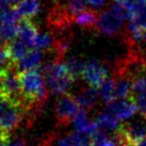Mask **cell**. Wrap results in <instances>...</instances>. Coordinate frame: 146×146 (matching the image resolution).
Masks as SVG:
<instances>
[{"instance_id":"cell-1","label":"cell","mask_w":146,"mask_h":146,"mask_svg":"<svg viewBox=\"0 0 146 146\" xmlns=\"http://www.w3.org/2000/svg\"><path fill=\"white\" fill-rule=\"evenodd\" d=\"M18 74L21 88V102L28 112H30L36 106L43 105L47 99L45 76L38 69L23 70Z\"/></svg>"},{"instance_id":"cell-2","label":"cell","mask_w":146,"mask_h":146,"mask_svg":"<svg viewBox=\"0 0 146 146\" xmlns=\"http://www.w3.org/2000/svg\"><path fill=\"white\" fill-rule=\"evenodd\" d=\"M42 72L45 76L46 85L52 95H65L67 94L76 79L70 74L66 63L53 61L43 66Z\"/></svg>"},{"instance_id":"cell-3","label":"cell","mask_w":146,"mask_h":146,"mask_svg":"<svg viewBox=\"0 0 146 146\" xmlns=\"http://www.w3.org/2000/svg\"><path fill=\"white\" fill-rule=\"evenodd\" d=\"M126 21L127 19L122 3L112 2L109 9L98 14L95 30L105 36H116L123 31Z\"/></svg>"},{"instance_id":"cell-4","label":"cell","mask_w":146,"mask_h":146,"mask_svg":"<svg viewBox=\"0 0 146 146\" xmlns=\"http://www.w3.org/2000/svg\"><path fill=\"white\" fill-rule=\"evenodd\" d=\"M28 112L23 102L0 94V129L11 132L21 125Z\"/></svg>"},{"instance_id":"cell-5","label":"cell","mask_w":146,"mask_h":146,"mask_svg":"<svg viewBox=\"0 0 146 146\" xmlns=\"http://www.w3.org/2000/svg\"><path fill=\"white\" fill-rule=\"evenodd\" d=\"M81 109L78 104L76 97H73L70 95H62L54 107V113L57 116L59 124L66 125L69 122H73L76 114Z\"/></svg>"},{"instance_id":"cell-6","label":"cell","mask_w":146,"mask_h":146,"mask_svg":"<svg viewBox=\"0 0 146 146\" xmlns=\"http://www.w3.org/2000/svg\"><path fill=\"white\" fill-rule=\"evenodd\" d=\"M139 111L137 102L133 96L127 98H118L107 105V112L111 113L118 121H126L133 116Z\"/></svg>"},{"instance_id":"cell-7","label":"cell","mask_w":146,"mask_h":146,"mask_svg":"<svg viewBox=\"0 0 146 146\" xmlns=\"http://www.w3.org/2000/svg\"><path fill=\"white\" fill-rule=\"evenodd\" d=\"M82 78L89 86L98 89L108 79V69L102 62L91 60L85 64Z\"/></svg>"},{"instance_id":"cell-8","label":"cell","mask_w":146,"mask_h":146,"mask_svg":"<svg viewBox=\"0 0 146 146\" xmlns=\"http://www.w3.org/2000/svg\"><path fill=\"white\" fill-rule=\"evenodd\" d=\"M15 66L3 69L2 78V95L21 100V88L19 81V74L16 73Z\"/></svg>"},{"instance_id":"cell-9","label":"cell","mask_w":146,"mask_h":146,"mask_svg":"<svg viewBox=\"0 0 146 146\" xmlns=\"http://www.w3.org/2000/svg\"><path fill=\"white\" fill-rule=\"evenodd\" d=\"M74 128L76 129V132L81 134H86L93 137L97 131H99L97 123L91 121L88 116V112L85 109H80L79 112L76 114V116L73 119Z\"/></svg>"},{"instance_id":"cell-10","label":"cell","mask_w":146,"mask_h":146,"mask_svg":"<svg viewBox=\"0 0 146 146\" xmlns=\"http://www.w3.org/2000/svg\"><path fill=\"white\" fill-rule=\"evenodd\" d=\"M43 52L44 51L42 50L31 49L26 54H24L19 60H17L14 63V66L21 72L29 70V69H37L42 65V62L44 59Z\"/></svg>"},{"instance_id":"cell-11","label":"cell","mask_w":146,"mask_h":146,"mask_svg":"<svg viewBox=\"0 0 146 146\" xmlns=\"http://www.w3.org/2000/svg\"><path fill=\"white\" fill-rule=\"evenodd\" d=\"M14 9L21 19H30L41 12V0H21Z\"/></svg>"},{"instance_id":"cell-12","label":"cell","mask_w":146,"mask_h":146,"mask_svg":"<svg viewBox=\"0 0 146 146\" xmlns=\"http://www.w3.org/2000/svg\"><path fill=\"white\" fill-rule=\"evenodd\" d=\"M98 14L93 9H85L84 11L78 13L74 16V23L82 29H95Z\"/></svg>"},{"instance_id":"cell-13","label":"cell","mask_w":146,"mask_h":146,"mask_svg":"<svg viewBox=\"0 0 146 146\" xmlns=\"http://www.w3.org/2000/svg\"><path fill=\"white\" fill-rule=\"evenodd\" d=\"M78 104L80 106V108L82 109L88 110L90 108H92L96 102H97L98 97H99V94H98V90L95 88L90 86L88 89L82 90L80 93H78L76 96Z\"/></svg>"},{"instance_id":"cell-14","label":"cell","mask_w":146,"mask_h":146,"mask_svg":"<svg viewBox=\"0 0 146 146\" xmlns=\"http://www.w3.org/2000/svg\"><path fill=\"white\" fill-rule=\"evenodd\" d=\"M99 98L102 102L108 105L116 99V81L114 79L108 78L99 88H98Z\"/></svg>"},{"instance_id":"cell-15","label":"cell","mask_w":146,"mask_h":146,"mask_svg":"<svg viewBox=\"0 0 146 146\" xmlns=\"http://www.w3.org/2000/svg\"><path fill=\"white\" fill-rule=\"evenodd\" d=\"M95 122L97 123L99 129H102V131L106 132H116L122 126L119 125V121L115 117L114 115L111 113L107 112V113H102L100 115H98Z\"/></svg>"},{"instance_id":"cell-16","label":"cell","mask_w":146,"mask_h":146,"mask_svg":"<svg viewBox=\"0 0 146 146\" xmlns=\"http://www.w3.org/2000/svg\"><path fill=\"white\" fill-rule=\"evenodd\" d=\"M54 45H56V38L53 34L46 31H38L34 40L33 49L48 51L54 49Z\"/></svg>"},{"instance_id":"cell-17","label":"cell","mask_w":146,"mask_h":146,"mask_svg":"<svg viewBox=\"0 0 146 146\" xmlns=\"http://www.w3.org/2000/svg\"><path fill=\"white\" fill-rule=\"evenodd\" d=\"M59 146H92V137L76 132L61 139Z\"/></svg>"},{"instance_id":"cell-18","label":"cell","mask_w":146,"mask_h":146,"mask_svg":"<svg viewBox=\"0 0 146 146\" xmlns=\"http://www.w3.org/2000/svg\"><path fill=\"white\" fill-rule=\"evenodd\" d=\"M119 80L116 82V97L127 98L132 94V79L130 76H118Z\"/></svg>"},{"instance_id":"cell-19","label":"cell","mask_w":146,"mask_h":146,"mask_svg":"<svg viewBox=\"0 0 146 146\" xmlns=\"http://www.w3.org/2000/svg\"><path fill=\"white\" fill-rule=\"evenodd\" d=\"M85 64L86 62L79 57H70L67 59L66 61V65L68 67L70 74L74 76V78L77 80L78 78H82V74L84 70Z\"/></svg>"},{"instance_id":"cell-20","label":"cell","mask_w":146,"mask_h":146,"mask_svg":"<svg viewBox=\"0 0 146 146\" xmlns=\"http://www.w3.org/2000/svg\"><path fill=\"white\" fill-rule=\"evenodd\" d=\"M92 146H118V144L114 133L110 135L102 130L92 137Z\"/></svg>"},{"instance_id":"cell-21","label":"cell","mask_w":146,"mask_h":146,"mask_svg":"<svg viewBox=\"0 0 146 146\" xmlns=\"http://www.w3.org/2000/svg\"><path fill=\"white\" fill-rule=\"evenodd\" d=\"M66 9L69 12V14L73 16L78 14V13L84 11L88 8V3L86 0H66Z\"/></svg>"},{"instance_id":"cell-22","label":"cell","mask_w":146,"mask_h":146,"mask_svg":"<svg viewBox=\"0 0 146 146\" xmlns=\"http://www.w3.org/2000/svg\"><path fill=\"white\" fill-rule=\"evenodd\" d=\"M144 92H146V76L140 74L132 80V94L137 95Z\"/></svg>"},{"instance_id":"cell-23","label":"cell","mask_w":146,"mask_h":146,"mask_svg":"<svg viewBox=\"0 0 146 146\" xmlns=\"http://www.w3.org/2000/svg\"><path fill=\"white\" fill-rule=\"evenodd\" d=\"M133 97L135 99V102H137L139 111L146 117V92L137 94V95H134Z\"/></svg>"},{"instance_id":"cell-24","label":"cell","mask_w":146,"mask_h":146,"mask_svg":"<svg viewBox=\"0 0 146 146\" xmlns=\"http://www.w3.org/2000/svg\"><path fill=\"white\" fill-rule=\"evenodd\" d=\"M9 139H10L9 132H7V131H4V130H2V129H0V145L10 142Z\"/></svg>"},{"instance_id":"cell-25","label":"cell","mask_w":146,"mask_h":146,"mask_svg":"<svg viewBox=\"0 0 146 146\" xmlns=\"http://www.w3.org/2000/svg\"><path fill=\"white\" fill-rule=\"evenodd\" d=\"M9 145L10 146H28L24 140H21V139L15 140V141H13V142H9Z\"/></svg>"},{"instance_id":"cell-26","label":"cell","mask_w":146,"mask_h":146,"mask_svg":"<svg viewBox=\"0 0 146 146\" xmlns=\"http://www.w3.org/2000/svg\"><path fill=\"white\" fill-rule=\"evenodd\" d=\"M2 78H3V69L0 70V94H2Z\"/></svg>"},{"instance_id":"cell-27","label":"cell","mask_w":146,"mask_h":146,"mask_svg":"<svg viewBox=\"0 0 146 146\" xmlns=\"http://www.w3.org/2000/svg\"><path fill=\"white\" fill-rule=\"evenodd\" d=\"M141 146H146V140H145V141H144V143H143V144H142V145H141Z\"/></svg>"}]
</instances>
